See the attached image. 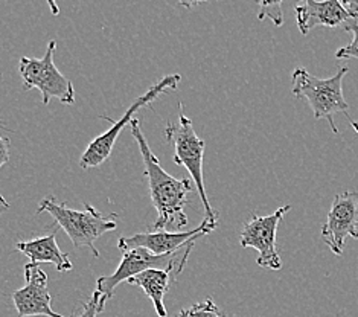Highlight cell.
<instances>
[{
	"label": "cell",
	"mask_w": 358,
	"mask_h": 317,
	"mask_svg": "<svg viewBox=\"0 0 358 317\" xmlns=\"http://www.w3.org/2000/svg\"><path fill=\"white\" fill-rule=\"evenodd\" d=\"M83 211H75L66 203H57L54 197H46L40 202L37 213L48 212L55 220V225L62 227L71 238L75 247H89L93 256H99L95 241L107 232L117 227V213L104 216L92 204L84 203Z\"/></svg>",
	"instance_id": "cell-2"
},
{
	"label": "cell",
	"mask_w": 358,
	"mask_h": 317,
	"mask_svg": "<svg viewBox=\"0 0 358 317\" xmlns=\"http://www.w3.org/2000/svg\"><path fill=\"white\" fill-rule=\"evenodd\" d=\"M180 80H182L180 75H176V73L164 76V78H162L159 83L151 85V87L147 90V93H143L142 97L136 99L129 107V110L125 111L124 116L119 119V121H113V119L102 116L104 119H108V121L113 124L107 132L96 136V138L89 143V147L86 148V151L83 153V156L80 159V167L83 169H92V168H96V167L104 164V162L110 156H112V151L115 148L117 136L121 134L125 125H130V122L134 119V115L138 113V110L142 107L150 106L152 101H156L162 95V93H165L166 90H176Z\"/></svg>",
	"instance_id": "cell-7"
},
{
	"label": "cell",
	"mask_w": 358,
	"mask_h": 317,
	"mask_svg": "<svg viewBox=\"0 0 358 317\" xmlns=\"http://www.w3.org/2000/svg\"><path fill=\"white\" fill-rule=\"evenodd\" d=\"M357 5H358V2H357Z\"/></svg>",
	"instance_id": "cell-23"
},
{
	"label": "cell",
	"mask_w": 358,
	"mask_h": 317,
	"mask_svg": "<svg viewBox=\"0 0 358 317\" xmlns=\"http://www.w3.org/2000/svg\"><path fill=\"white\" fill-rule=\"evenodd\" d=\"M0 125H2V119H0ZM10 147H11L10 139L0 134V169L10 162Z\"/></svg>",
	"instance_id": "cell-19"
},
{
	"label": "cell",
	"mask_w": 358,
	"mask_h": 317,
	"mask_svg": "<svg viewBox=\"0 0 358 317\" xmlns=\"http://www.w3.org/2000/svg\"><path fill=\"white\" fill-rule=\"evenodd\" d=\"M180 107L177 122H168L165 127V138L169 143L174 145V162L177 165L185 167L189 171L192 182L195 183V190L199 191V195L204 208V220L218 226V213L212 209L206 190H204V178H203V159H204V148L206 143L199 138L195 133L192 121L183 113V106Z\"/></svg>",
	"instance_id": "cell-3"
},
{
	"label": "cell",
	"mask_w": 358,
	"mask_h": 317,
	"mask_svg": "<svg viewBox=\"0 0 358 317\" xmlns=\"http://www.w3.org/2000/svg\"><path fill=\"white\" fill-rule=\"evenodd\" d=\"M258 19H270L276 27H282L284 24V13H282V3L280 2H259V13Z\"/></svg>",
	"instance_id": "cell-17"
},
{
	"label": "cell",
	"mask_w": 358,
	"mask_h": 317,
	"mask_svg": "<svg viewBox=\"0 0 358 317\" xmlns=\"http://www.w3.org/2000/svg\"><path fill=\"white\" fill-rule=\"evenodd\" d=\"M358 223V192L345 191L334 197L325 225L322 226V239L329 251L340 256L343 253L346 237L354 232Z\"/></svg>",
	"instance_id": "cell-11"
},
{
	"label": "cell",
	"mask_w": 358,
	"mask_h": 317,
	"mask_svg": "<svg viewBox=\"0 0 358 317\" xmlns=\"http://www.w3.org/2000/svg\"><path fill=\"white\" fill-rule=\"evenodd\" d=\"M15 251L27 255L34 264H54L58 272H71L73 269L69 253L62 252V248L57 244V232L34 238L29 241H19L15 244Z\"/></svg>",
	"instance_id": "cell-13"
},
{
	"label": "cell",
	"mask_w": 358,
	"mask_h": 317,
	"mask_svg": "<svg viewBox=\"0 0 358 317\" xmlns=\"http://www.w3.org/2000/svg\"><path fill=\"white\" fill-rule=\"evenodd\" d=\"M292 209L289 204L279 208L270 216L258 217L253 216L244 225L241 235H240V244L243 247H253L258 251V260L257 264L262 269H271V270H280L282 269V261L276 248V234L278 226L280 220H284L285 213Z\"/></svg>",
	"instance_id": "cell-8"
},
{
	"label": "cell",
	"mask_w": 358,
	"mask_h": 317,
	"mask_svg": "<svg viewBox=\"0 0 358 317\" xmlns=\"http://www.w3.org/2000/svg\"><path fill=\"white\" fill-rule=\"evenodd\" d=\"M217 229V225L203 220L199 227L187 232H166V230H157V232H147V234H134L133 237H122L119 238V248L121 251H130V248H147L148 252L155 255H168L182 251L185 247L194 246L197 239L204 235H209Z\"/></svg>",
	"instance_id": "cell-9"
},
{
	"label": "cell",
	"mask_w": 358,
	"mask_h": 317,
	"mask_svg": "<svg viewBox=\"0 0 358 317\" xmlns=\"http://www.w3.org/2000/svg\"><path fill=\"white\" fill-rule=\"evenodd\" d=\"M98 313H101V310H99V295L95 291V293L90 296L89 301L83 304L81 313L76 314L75 317H96Z\"/></svg>",
	"instance_id": "cell-18"
},
{
	"label": "cell",
	"mask_w": 358,
	"mask_h": 317,
	"mask_svg": "<svg viewBox=\"0 0 358 317\" xmlns=\"http://www.w3.org/2000/svg\"><path fill=\"white\" fill-rule=\"evenodd\" d=\"M343 29L352 34V41L346 48H340L336 52L337 59H358V23L357 20H351L343 24Z\"/></svg>",
	"instance_id": "cell-16"
},
{
	"label": "cell",
	"mask_w": 358,
	"mask_h": 317,
	"mask_svg": "<svg viewBox=\"0 0 358 317\" xmlns=\"http://www.w3.org/2000/svg\"><path fill=\"white\" fill-rule=\"evenodd\" d=\"M8 209H10V203L6 202V199H5L3 195H0V217H2Z\"/></svg>",
	"instance_id": "cell-20"
},
{
	"label": "cell",
	"mask_w": 358,
	"mask_h": 317,
	"mask_svg": "<svg viewBox=\"0 0 358 317\" xmlns=\"http://www.w3.org/2000/svg\"><path fill=\"white\" fill-rule=\"evenodd\" d=\"M130 130L136 143L139 145L145 165V177L148 178L151 202L157 212L155 229H183L187 225V216L185 213L187 197L194 190L191 180L176 178L162 168L160 160L151 151L147 138L142 133L139 119H133L130 122Z\"/></svg>",
	"instance_id": "cell-1"
},
{
	"label": "cell",
	"mask_w": 358,
	"mask_h": 317,
	"mask_svg": "<svg viewBox=\"0 0 358 317\" xmlns=\"http://www.w3.org/2000/svg\"><path fill=\"white\" fill-rule=\"evenodd\" d=\"M24 279L27 286L11 295L19 317H64L52 310V297L48 288L49 279L40 264L28 262L24 265Z\"/></svg>",
	"instance_id": "cell-10"
},
{
	"label": "cell",
	"mask_w": 358,
	"mask_h": 317,
	"mask_svg": "<svg viewBox=\"0 0 358 317\" xmlns=\"http://www.w3.org/2000/svg\"><path fill=\"white\" fill-rule=\"evenodd\" d=\"M178 276V273L174 270H162V269H148L134 278L129 279L130 286L141 287L145 295H147L152 305L156 308V313L159 317H166L168 311L164 304V297L168 293L169 287H171L173 281Z\"/></svg>",
	"instance_id": "cell-14"
},
{
	"label": "cell",
	"mask_w": 358,
	"mask_h": 317,
	"mask_svg": "<svg viewBox=\"0 0 358 317\" xmlns=\"http://www.w3.org/2000/svg\"><path fill=\"white\" fill-rule=\"evenodd\" d=\"M351 237H352V238H355V239H358V223L355 225V227H354V232L351 234Z\"/></svg>",
	"instance_id": "cell-21"
},
{
	"label": "cell",
	"mask_w": 358,
	"mask_h": 317,
	"mask_svg": "<svg viewBox=\"0 0 358 317\" xmlns=\"http://www.w3.org/2000/svg\"><path fill=\"white\" fill-rule=\"evenodd\" d=\"M57 43L49 41L43 58L22 57L19 72L23 81V89H37L41 93L43 104L48 106L50 99L57 98L63 104H73L75 89L69 78L59 72L54 63V52Z\"/></svg>",
	"instance_id": "cell-6"
},
{
	"label": "cell",
	"mask_w": 358,
	"mask_h": 317,
	"mask_svg": "<svg viewBox=\"0 0 358 317\" xmlns=\"http://www.w3.org/2000/svg\"><path fill=\"white\" fill-rule=\"evenodd\" d=\"M351 124H352V127H354V130H355V133L358 134V122H357V121H354V119H351Z\"/></svg>",
	"instance_id": "cell-22"
},
{
	"label": "cell",
	"mask_w": 358,
	"mask_h": 317,
	"mask_svg": "<svg viewBox=\"0 0 358 317\" xmlns=\"http://www.w3.org/2000/svg\"><path fill=\"white\" fill-rule=\"evenodd\" d=\"M192 247L194 246L185 247L182 251L168 253V255H155L148 252L147 248H141V247L125 251L121 262H119L117 269L112 273V275L101 276L96 281V293L99 295V310L101 311L104 310L106 304L113 297L115 290L119 284L127 282L145 270L148 269L174 270L180 275Z\"/></svg>",
	"instance_id": "cell-5"
},
{
	"label": "cell",
	"mask_w": 358,
	"mask_h": 317,
	"mask_svg": "<svg viewBox=\"0 0 358 317\" xmlns=\"http://www.w3.org/2000/svg\"><path fill=\"white\" fill-rule=\"evenodd\" d=\"M348 66L340 67L331 78L322 80L308 71L297 67L293 72V95L305 98L310 102L315 119H327L334 134L338 133L334 124L336 113L348 115L349 104L343 97V78L348 73Z\"/></svg>",
	"instance_id": "cell-4"
},
{
	"label": "cell",
	"mask_w": 358,
	"mask_h": 317,
	"mask_svg": "<svg viewBox=\"0 0 358 317\" xmlns=\"http://www.w3.org/2000/svg\"><path fill=\"white\" fill-rule=\"evenodd\" d=\"M176 317H226L224 313L220 310L212 299L199 302L191 308H185L180 313H177Z\"/></svg>",
	"instance_id": "cell-15"
},
{
	"label": "cell",
	"mask_w": 358,
	"mask_h": 317,
	"mask_svg": "<svg viewBox=\"0 0 358 317\" xmlns=\"http://www.w3.org/2000/svg\"><path fill=\"white\" fill-rule=\"evenodd\" d=\"M294 15L297 28L303 34H308L317 27L337 28L351 20H357L352 13H349L342 2L327 0V2H315L306 0L302 5L294 6Z\"/></svg>",
	"instance_id": "cell-12"
}]
</instances>
